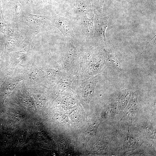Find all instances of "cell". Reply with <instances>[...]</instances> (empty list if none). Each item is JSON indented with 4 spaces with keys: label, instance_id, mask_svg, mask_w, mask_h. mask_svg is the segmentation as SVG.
Listing matches in <instances>:
<instances>
[{
    "label": "cell",
    "instance_id": "obj_1",
    "mask_svg": "<svg viewBox=\"0 0 156 156\" xmlns=\"http://www.w3.org/2000/svg\"><path fill=\"white\" fill-rule=\"evenodd\" d=\"M94 14L91 18L85 15L71 19L73 32L77 40L85 41L94 37Z\"/></svg>",
    "mask_w": 156,
    "mask_h": 156
},
{
    "label": "cell",
    "instance_id": "obj_2",
    "mask_svg": "<svg viewBox=\"0 0 156 156\" xmlns=\"http://www.w3.org/2000/svg\"><path fill=\"white\" fill-rule=\"evenodd\" d=\"M21 17L23 21L36 33L48 31L52 28L53 25L49 17L27 12L22 14Z\"/></svg>",
    "mask_w": 156,
    "mask_h": 156
},
{
    "label": "cell",
    "instance_id": "obj_3",
    "mask_svg": "<svg viewBox=\"0 0 156 156\" xmlns=\"http://www.w3.org/2000/svg\"><path fill=\"white\" fill-rule=\"evenodd\" d=\"M53 26L58 29L66 38H75L72 20L68 17H63L53 13L49 17Z\"/></svg>",
    "mask_w": 156,
    "mask_h": 156
},
{
    "label": "cell",
    "instance_id": "obj_4",
    "mask_svg": "<svg viewBox=\"0 0 156 156\" xmlns=\"http://www.w3.org/2000/svg\"><path fill=\"white\" fill-rule=\"evenodd\" d=\"M66 17L71 19L87 14L93 15L88 0H75L73 7L65 13Z\"/></svg>",
    "mask_w": 156,
    "mask_h": 156
},
{
    "label": "cell",
    "instance_id": "obj_5",
    "mask_svg": "<svg viewBox=\"0 0 156 156\" xmlns=\"http://www.w3.org/2000/svg\"><path fill=\"white\" fill-rule=\"evenodd\" d=\"M109 19L108 16L95 17L94 37L96 39L103 40L106 43L105 32Z\"/></svg>",
    "mask_w": 156,
    "mask_h": 156
},
{
    "label": "cell",
    "instance_id": "obj_6",
    "mask_svg": "<svg viewBox=\"0 0 156 156\" xmlns=\"http://www.w3.org/2000/svg\"><path fill=\"white\" fill-rule=\"evenodd\" d=\"M104 53L107 63L108 65L121 71H123V69L118 61L114 55L105 50L104 51Z\"/></svg>",
    "mask_w": 156,
    "mask_h": 156
},
{
    "label": "cell",
    "instance_id": "obj_7",
    "mask_svg": "<svg viewBox=\"0 0 156 156\" xmlns=\"http://www.w3.org/2000/svg\"><path fill=\"white\" fill-rule=\"evenodd\" d=\"M3 38V36H0V40Z\"/></svg>",
    "mask_w": 156,
    "mask_h": 156
}]
</instances>
